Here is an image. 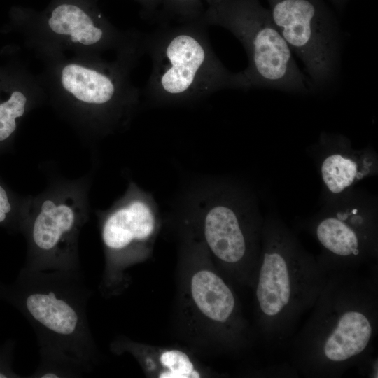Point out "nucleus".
<instances>
[{
    "mask_svg": "<svg viewBox=\"0 0 378 378\" xmlns=\"http://www.w3.org/2000/svg\"><path fill=\"white\" fill-rule=\"evenodd\" d=\"M9 353L10 352L4 354L2 351H0V378L20 377L21 376L13 372L10 368Z\"/></svg>",
    "mask_w": 378,
    "mask_h": 378,
    "instance_id": "obj_20",
    "label": "nucleus"
},
{
    "mask_svg": "<svg viewBox=\"0 0 378 378\" xmlns=\"http://www.w3.org/2000/svg\"><path fill=\"white\" fill-rule=\"evenodd\" d=\"M93 174L76 179L52 176L42 192L29 195L20 232L27 246L22 271L82 270L78 240L90 217Z\"/></svg>",
    "mask_w": 378,
    "mask_h": 378,
    "instance_id": "obj_5",
    "label": "nucleus"
},
{
    "mask_svg": "<svg viewBox=\"0 0 378 378\" xmlns=\"http://www.w3.org/2000/svg\"><path fill=\"white\" fill-rule=\"evenodd\" d=\"M138 1L142 6L144 16L150 20L156 21L161 6V0Z\"/></svg>",
    "mask_w": 378,
    "mask_h": 378,
    "instance_id": "obj_19",
    "label": "nucleus"
},
{
    "mask_svg": "<svg viewBox=\"0 0 378 378\" xmlns=\"http://www.w3.org/2000/svg\"><path fill=\"white\" fill-rule=\"evenodd\" d=\"M309 151L323 184L322 202L338 197L378 172L375 150L370 146L354 148L340 133H321Z\"/></svg>",
    "mask_w": 378,
    "mask_h": 378,
    "instance_id": "obj_12",
    "label": "nucleus"
},
{
    "mask_svg": "<svg viewBox=\"0 0 378 378\" xmlns=\"http://www.w3.org/2000/svg\"><path fill=\"white\" fill-rule=\"evenodd\" d=\"M204 12L202 0H161L156 21L161 25L171 20L187 22L200 20Z\"/></svg>",
    "mask_w": 378,
    "mask_h": 378,
    "instance_id": "obj_17",
    "label": "nucleus"
},
{
    "mask_svg": "<svg viewBox=\"0 0 378 378\" xmlns=\"http://www.w3.org/2000/svg\"><path fill=\"white\" fill-rule=\"evenodd\" d=\"M31 105L28 95L20 90L0 97V156L13 150L19 120Z\"/></svg>",
    "mask_w": 378,
    "mask_h": 378,
    "instance_id": "obj_15",
    "label": "nucleus"
},
{
    "mask_svg": "<svg viewBox=\"0 0 378 378\" xmlns=\"http://www.w3.org/2000/svg\"><path fill=\"white\" fill-rule=\"evenodd\" d=\"M329 270L309 318L293 340L295 365L305 375L337 377L368 356L377 332L374 271Z\"/></svg>",
    "mask_w": 378,
    "mask_h": 378,
    "instance_id": "obj_1",
    "label": "nucleus"
},
{
    "mask_svg": "<svg viewBox=\"0 0 378 378\" xmlns=\"http://www.w3.org/2000/svg\"><path fill=\"white\" fill-rule=\"evenodd\" d=\"M208 6H211L217 2H218L220 0H204Z\"/></svg>",
    "mask_w": 378,
    "mask_h": 378,
    "instance_id": "obj_22",
    "label": "nucleus"
},
{
    "mask_svg": "<svg viewBox=\"0 0 378 378\" xmlns=\"http://www.w3.org/2000/svg\"><path fill=\"white\" fill-rule=\"evenodd\" d=\"M328 272L276 212H267L255 276V298L262 331L268 342L280 344L293 334L321 294Z\"/></svg>",
    "mask_w": 378,
    "mask_h": 378,
    "instance_id": "obj_3",
    "label": "nucleus"
},
{
    "mask_svg": "<svg viewBox=\"0 0 378 378\" xmlns=\"http://www.w3.org/2000/svg\"><path fill=\"white\" fill-rule=\"evenodd\" d=\"M335 6L339 8H341L344 5L346 4L349 0H329Z\"/></svg>",
    "mask_w": 378,
    "mask_h": 378,
    "instance_id": "obj_21",
    "label": "nucleus"
},
{
    "mask_svg": "<svg viewBox=\"0 0 378 378\" xmlns=\"http://www.w3.org/2000/svg\"><path fill=\"white\" fill-rule=\"evenodd\" d=\"M308 222L327 269L362 267L377 259L378 211L375 196L353 188L322 202Z\"/></svg>",
    "mask_w": 378,
    "mask_h": 378,
    "instance_id": "obj_8",
    "label": "nucleus"
},
{
    "mask_svg": "<svg viewBox=\"0 0 378 378\" xmlns=\"http://www.w3.org/2000/svg\"><path fill=\"white\" fill-rule=\"evenodd\" d=\"M206 27L200 18L144 36L153 63L145 91L149 105H188L221 90H248L241 72L230 71L214 52Z\"/></svg>",
    "mask_w": 378,
    "mask_h": 378,
    "instance_id": "obj_4",
    "label": "nucleus"
},
{
    "mask_svg": "<svg viewBox=\"0 0 378 378\" xmlns=\"http://www.w3.org/2000/svg\"><path fill=\"white\" fill-rule=\"evenodd\" d=\"M48 24L55 35L85 46H130L140 42L143 36H125L106 24L95 22L80 8L67 4L53 10Z\"/></svg>",
    "mask_w": 378,
    "mask_h": 378,
    "instance_id": "obj_13",
    "label": "nucleus"
},
{
    "mask_svg": "<svg viewBox=\"0 0 378 378\" xmlns=\"http://www.w3.org/2000/svg\"><path fill=\"white\" fill-rule=\"evenodd\" d=\"M28 196L14 192L0 176V226L20 232L29 202Z\"/></svg>",
    "mask_w": 378,
    "mask_h": 378,
    "instance_id": "obj_16",
    "label": "nucleus"
},
{
    "mask_svg": "<svg viewBox=\"0 0 378 378\" xmlns=\"http://www.w3.org/2000/svg\"><path fill=\"white\" fill-rule=\"evenodd\" d=\"M191 293L199 309L214 321L225 323L234 314L236 301L232 291L209 270H201L192 276Z\"/></svg>",
    "mask_w": 378,
    "mask_h": 378,
    "instance_id": "obj_14",
    "label": "nucleus"
},
{
    "mask_svg": "<svg viewBox=\"0 0 378 378\" xmlns=\"http://www.w3.org/2000/svg\"><path fill=\"white\" fill-rule=\"evenodd\" d=\"M272 19L292 52L303 62L310 86L325 90L338 76L342 35L324 0H267Z\"/></svg>",
    "mask_w": 378,
    "mask_h": 378,
    "instance_id": "obj_9",
    "label": "nucleus"
},
{
    "mask_svg": "<svg viewBox=\"0 0 378 378\" xmlns=\"http://www.w3.org/2000/svg\"><path fill=\"white\" fill-rule=\"evenodd\" d=\"M92 295L82 270H20L0 298L14 305L35 332L40 360L58 362L79 377L91 372L98 351L88 318Z\"/></svg>",
    "mask_w": 378,
    "mask_h": 378,
    "instance_id": "obj_2",
    "label": "nucleus"
},
{
    "mask_svg": "<svg viewBox=\"0 0 378 378\" xmlns=\"http://www.w3.org/2000/svg\"><path fill=\"white\" fill-rule=\"evenodd\" d=\"M201 19L226 29L243 45L248 64L241 74L248 90L309 92L307 80L260 0H220L208 6Z\"/></svg>",
    "mask_w": 378,
    "mask_h": 378,
    "instance_id": "obj_7",
    "label": "nucleus"
},
{
    "mask_svg": "<svg viewBox=\"0 0 378 378\" xmlns=\"http://www.w3.org/2000/svg\"><path fill=\"white\" fill-rule=\"evenodd\" d=\"M106 260L101 288L115 285L124 267L148 248L160 220L158 205L153 195L129 180L124 194L109 208L96 210Z\"/></svg>",
    "mask_w": 378,
    "mask_h": 378,
    "instance_id": "obj_11",
    "label": "nucleus"
},
{
    "mask_svg": "<svg viewBox=\"0 0 378 378\" xmlns=\"http://www.w3.org/2000/svg\"><path fill=\"white\" fill-rule=\"evenodd\" d=\"M181 205L198 217L207 246L220 261L237 265L251 258L258 266L265 217L251 188L232 178H204L187 190Z\"/></svg>",
    "mask_w": 378,
    "mask_h": 378,
    "instance_id": "obj_6",
    "label": "nucleus"
},
{
    "mask_svg": "<svg viewBox=\"0 0 378 378\" xmlns=\"http://www.w3.org/2000/svg\"><path fill=\"white\" fill-rule=\"evenodd\" d=\"M122 64L91 68L69 64L62 69L60 82L71 110L91 140L126 127L138 110V90L130 85L128 69Z\"/></svg>",
    "mask_w": 378,
    "mask_h": 378,
    "instance_id": "obj_10",
    "label": "nucleus"
},
{
    "mask_svg": "<svg viewBox=\"0 0 378 378\" xmlns=\"http://www.w3.org/2000/svg\"><path fill=\"white\" fill-rule=\"evenodd\" d=\"M160 363L167 370L160 374V378H199L189 357L178 350L164 352L160 356Z\"/></svg>",
    "mask_w": 378,
    "mask_h": 378,
    "instance_id": "obj_18",
    "label": "nucleus"
}]
</instances>
